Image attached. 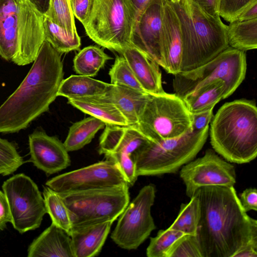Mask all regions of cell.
<instances>
[{"label": "cell", "mask_w": 257, "mask_h": 257, "mask_svg": "<svg viewBox=\"0 0 257 257\" xmlns=\"http://www.w3.org/2000/svg\"><path fill=\"white\" fill-rule=\"evenodd\" d=\"M193 195L200 204L196 236L202 257H233L257 242V220L243 210L234 186H203Z\"/></svg>", "instance_id": "cell-1"}, {"label": "cell", "mask_w": 257, "mask_h": 257, "mask_svg": "<svg viewBox=\"0 0 257 257\" xmlns=\"http://www.w3.org/2000/svg\"><path fill=\"white\" fill-rule=\"evenodd\" d=\"M61 55L44 41L25 78L0 106V133L24 130L49 110L63 80Z\"/></svg>", "instance_id": "cell-2"}, {"label": "cell", "mask_w": 257, "mask_h": 257, "mask_svg": "<svg viewBox=\"0 0 257 257\" xmlns=\"http://www.w3.org/2000/svg\"><path fill=\"white\" fill-rule=\"evenodd\" d=\"M213 149L230 163H247L257 156V108L245 99L224 103L211 122Z\"/></svg>", "instance_id": "cell-3"}, {"label": "cell", "mask_w": 257, "mask_h": 257, "mask_svg": "<svg viewBox=\"0 0 257 257\" xmlns=\"http://www.w3.org/2000/svg\"><path fill=\"white\" fill-rule=\"evenodd\" d=\"M170 3L180 25L183 50L181 71L201 66L229 47L227 26L221 18L206 14L191 0Z\"/></svg>", "instance_id": "cell-4"}, {"label": "cell", "mask_w": 257, "mask_h": 257, "mask_svg": "<svg viewBox=\"0 0 257 257\" xmlns=\"http://www.w3.org/2000/svg\"><path fill=\"white\" fill-rule=\"evenodd\" d=\"M44 41L43 15L28 0H0V56L19 66L33 63Z\"/></svg>", "instance_id": "cell-5"}, {"label": "cell", "mask_w": 257, "mask_h": 257, "mask_svg": "<svg viewBox=\"0 0 257 257\" xmlns=\"http://www.w3.org/2000/svg\"><path fill=\"white\" fill-rule=\"evenodd\" d=\"M208 133L209 126L201 132L191 131L176 138L150 141L132 155L137 175L176 173L195 158L205 144Z\"/></svg>", "instance_id": "cell-6"}, {"label": "cell", "mask_w": 257, "mask_h": 257, "mask_svg": "<svg viewBox=\"0 0 257 257\" xmlns=\"http://www.w3.org/2000/svg\"><path fill=\"white\" fill-rule=\"evenodd\" d=\"M127 184L80 192L59 193L67 207L72 230L113 222L130 202Z\"/></svg>", "instance_id": "cell-7"}, {"label": "cell", "mask_w": 257, "mask_h": 257, "mask_svg": "<svg viewBox=\"0 0 257 257\" xmlns=\"http://www.w3.org/2000/svg\"><path fill=\"white\" fill-rule=\"evenodd\" d=\"M137 15L130 0H94L84 27L87 35L96 43L120 54L131 45Z\"/></svg>", "instance_id": "cell-8"}, {"label": "cell", "mask_w": 257, "mask_h": 257, "mask_svg": "<svg viewBox=\"0 0 257 257\" xmlns=\"http://www.w3.org/2000/svg\"><path fill=\"white\" fill-rule=\"evenodd\" d=\"M246 71L245 52L228 47L201 66L174 75V94L182 98L203 84L221 79L225 84V99L231 95L242 83Z\"/></svg>", "instance_id": "cell-9"}, {"label": "cell", "mask_w": 257, "mask_h": 257, "mask_svg": "<svg viewBox=\"0 0 257 257\" xmlns=\"http://www.w3.org/2000/svg\"><path fill=\"white\" fill-rule=\"evenodd\" d=\"M136 125L151 141L158 142L192 131L191 113L174 93L149 94Z\"/></svg>", "instance_id": "cell-10"}, {"label": "cell", "mask_w": 257, "mask_h": 257, "mask_svg": "<svg viewBox=\"0 0 257 257\" xmlns=\"http://www.w3.org/2000/svg\"><path fill=\"white\" fill-rule=\"evenodd\" d=\"M10 207L14 228L23 234L39 228L47 213L37 185L23 173L16 174L2 185Z\"/></svg>", "instance_id": "cell-11"}, {"label": "cell", "mask_w": 257, "mask_h": 257, "mask_svg": "<svg viewBox=\"0 0 257 257\" xmlns=\"http://www.w3.org/2000/svg\"><path fill=\"white\" fill-rule=\"evenodd\" d=\"M155 196V186L152 184L145 185L119 216L110 236L118 246L124 249H136L155 229L151 215Z\"/></svg>", "instance_id": "cell-12"}, {"label": "cell", "mask_w": 257, "mask_h": 257, "mask_svg": "<svg viewBox=\"0 0 257 257\" xmlns=\"http://www.w3.org/2000/svg\"><path fill=\"white\" fill-rule=\"evenodd\" d=\"M127 184L118 166L106 159L88 166L56 176L46 186L58 193L113 187Z\"/></svg>", "instance_id": "cell-13"}, {"label": "cell", "mask_w": 257, "mask_h": 257, "mask_svg": "<svg viewBox=\"0 0 257 257\" xmlns=\"http://www.w3.org/2000/svg\"><path fill=\"white\" fill-rule=\"evenodd\" d=\"M179 175L190 198L201 187L234 186L236 178L234 166L211 149L206 150L201 157L182 166Z\"/></svg>", "instance_id": "cell-14"}, {"label": "cell", "mask_w": 257, "mask_h": 257, "mask_svg": "<svg viewBox=\"0 0 257 257\" xmlns=\"http://www.w3.org/2000/svg\"><path fill=\"white\" fill-rule=\"evenodd\" d=\"M169 0H151L137 15L131 45L154 60L162 68V35L165 3Z\"/></svg>", "instance_id": "cell-15"}, {"label": "cell", "mask_w": 257, "mask_h": 257, "mask_svg": "<svg viewBox=\"0 0 257 257\" xmlns=\"http://www.w3.org/2000/svg\"><path fill=\"white\" fill-rule=\"evenodd\" d=\"M30 161L47 175L59 172L70 165L68 152L57 138L37 130L29 136Z\"/></svg>", "instance_id": "cell-16"}, {"label": "cell", "mask_w": 257, "mask_h": 257, "mask_svg": "<svg viewBox=\"0 0 257 257\" xmlns=\"http://www.w3.org/2000/svg\"><path fill=\"white\" fill-rule=\"evenodd\" d=\"M164 69L175 75L181 71L182 58V39L178 18L170 2H165L163 17L162 35Z\"/></svg>", "instance_id": "cell-17"}, {"label": "cell", "mask_w": 257, "mask_h": 257, "mask_svg": "<svg viewBox=\"0 0 257 257\" xmlns=\"http://www.w3.org/2000/svg\"><path fill=\"white\" fill-rule=\"evenodd\" d=\"M150 141L136 124L106 123L100 137L98 151L104 156L117 152L133 155Z\"/></svg>", "instance_id": "cell-18"}, {"label": "cell", "mask_w": 257, "mask_h": 257, "mask_svg": "<svg viewBox=\"0 0 257 257\" xmlns=\"http://www.w3.org/2000/svg\"><path fill=\"white\" fill-rule=\"evenodd\" d=\"M120 54L146 93L157 94L165 92L160 65L154 60L132 45L125 48Z\"/></svg>", "instance_id": "cell-19"}, {"label": "cell", "mask_w": 257, "mask_h": 257, "mask_svg": "<svg viewBox=\"0 0 257 257\" xmlns=\"http://www.w3.org/2000/svg\"><path fill=\"white\" fill-rule=\"evenodd\" d=\"M28 257H74L70 236L53 223L29 245Z\"/></svg>", "instance_id": "cell-20"}, {"label": "cell", "mask_w": 257, "mask_h": 257, "mask_svg": "<svg viewBox=\"0 0 257 257\" xmlns=\"http://www.w3.org/2000/svg\"><path fill=\"white\" fill-rule=\"evenodd\" d=\"M112 223L107 221L72 230L70 237L74 257L98 255Z\"/></svg>", "instance_id": "cell-21"}, {"label": "cell", "mask_w": 257, "mask_h": 257, "mask_svg": "<svg viewBox=\"0 0 257 257\" xmlns=\"http://www.w3.org/2000/svg\"><path fill=\"white\" fill-rule=\"evenodd\" d=\"M118 109L128 125L136 124L149 94L121 86L110 84L104 94Z\"/></svg>", "instance_id": "cell-22"}, {"label": "cell", "mask_w": 257, "mask_h": 257, "mask_svg": "<svg viewBox=\"0 0 257 257\" xmlns=\"http://www.w3.org/2000/svg\"><path fill=\"white\" fill-rule=\"evenodd\" d=\"M68 102L81 111L100 119L105 124L128 125L122 113L104 94L68 99Z\"/></svg>", "instance_id": "cell-23"}, {"label": "cell", "mask_w": 257, "mask_h": 257, "mask_svg": "<svg viewBox=\"0 0 257 257\" xmlns=\"http://www.w3.org/2000/svg\"><path fill=\"white\" fill-rule=\"evenodd\" d=\"M224 82L217 79L203 84L185 95L182 99L191 113L203 111L214 108L224 99Z\"/></svg>", "instance_id": "cell-24"}, {"label": "cell", "mask_w": 257, "mask_h": 257, "mask_svg": "<svg viewBox=\"0 0 257 257\" xmlns=\"http://www.w3.org/2000/svg\"><path fill=\"white\" fill-rule=\"evenodd\" d=\"M110 84L91 77L72 75L62 80L58 90V96L71 99L102 95L106 93Z\"/></svg>", "instance_id": "cell-25"}, {"label": "cell", "mask_w": 257, "mask_h": 257, "mask_svg": "<svg viewBox=\"0 0 257 257\" xmlns=\"http://www.w3.org/2000/svg\"><path fill=\"white\" fill-rule=\"evenodd\" d=\"M105 123L93 116L84 118L73 123L69 128L64 143L68 152L83 148L93 139L97 132L105 126Z\"/></svg>", "instance_id": "cell-26"}, {"label": "cell", "mask_w": 257, "mask_h": 257, "mask_svg": "<svg viewBox=\"0 0 257 257\" xmlns=\"http://www.w3.org/2000/svg\"><path fill=\"white\" fill-rule=\"evenodd\" d=\"M229 47L246 51L257 48V18L248 21H233L227 26Z\"/></svg>", "instance_id": "cell-27"}, {"label": "cell", "mask_w": 257, "mask_h": 257, "mask_svg": "<svg viewBox=\"0 0 257 257\" xmlns=\"http://www.w3.org/2000/svg\"><path fill=\"white\" fill-rule=\"evenodd\" d=\"M112 58L96 46H89L80 50L73 59V67L78 75L95 76L105 63Z\"/></svg>", "instance_id": "cell-28"}, {"label": "cell", "mask_w": 257, "mask_h": 257, "mask_svg": "<svg viewBox=\"0 0 257 257\" xmlns=\"http://www.w3.org/2000/svg\"><path fill=\"white\" fill-rule=\"evenodd\" d=\"M43 196L47 213L52 223L65 231L70 236L72 226L69 212L61 195L47 186H43Z\"/></svg>", "instance_id": "cell-29"}, {"label": "cell", "mask_w": 257, "mask_h": 257, "mask_svg": "<svg viewBox=\"0 0 257 257\" xmlns=\"http://www.w3.org/2000/svg\"><path fill=\"white\" fill-rule=\"evenodd\" d=\"M43 29L44 40L62 54L79 49L81 39L79 36H71L45 15L43 16Z\"/></svg>", "instance_id": "cell-30"}, {"label": "cell", "mask_w": 257, "mask_h": 257, "mask_svg": "<svg viewBox=\"0 0 257 257\" xmlns=\"http://www.w3.org/2000/svg\"><path fill=\"white\" fill-rule=\"evenodd\" d=\"M200 216L199 199L193 195L189 202L181 204L179 214L169 228L184 234L196 235Z\"/></svg>", "instance_id": "cell-31"}, {"label": "cell", "mask_w": 257, "mask_h": 257, "mask_svg": "<svg viewBox=\"0 0 257 257\" xmlns=\"http://www.w3.org/2000/svg\"><path fill=\"white\" fill-rule=\"evenodd\" d=\"M45 16L63 28L71 36H79L69 0H50L49 11Z\"/></svg>", "instance_id": "cell-32"}, {"label": "cell", "mask_w": 257, "mask_h": 257, "mask_svg": "<svg viewBox=\"0 0 257 257\" xmlns=\"http://www.w3.org/2000/svg\"><path fill=\"white\" fill-rule=\"evenodd\" d=\"M110 84L126 86L146 92L136 79L125 59L116 56L114 64L109 71Z\"/></svg>", "instance_id": "cell-33"}, {"label": "cell", "mask_w": 257, "mask_h": 257, "mask_svg": "<svg viewBox=\"0 0 257 257\" xmlns=\"http://www.w3.org/2000/svg\"><path fill=\"white\" fill-rule=\"evenodd\" d=\"M185 234L183 232L170 228L160 230L157 235L150 238L146 250L148 257H166L173 243Z\"/></svg>", "instance_id": "cell-34"}, {"label": "cell", "mask_w": 257, "mask_h": 257, "mask_svg": "<svg viewBox=\"0 0 257 257\" xmlns=\"http://www.w3.org/2000/svg\"><path fill=\"white\" fill-rule=\"evenodd\" d=\"M24 160L16 145L0 138V175L8 176L16 172Z\"/></svg>", "instance_id": "cell-35"}, {"label": "cell", "mask_w": 257, "mask_h": 257, "mask_svg": "<svg viewBox=\"0 0 257 257\" xmlns=\"http://www.w3.org/2000/svg\"><path fill=\"white\" fill-rule=\"evenodd\" d=\"M166 257H202L196 235L185 234L169 249Z\"/></svg>", "instance_id": "cell-36"}, {"label": "cell", "mask_w": 257, "mask_h": 257, "mask_svg": "<svg viewBox=\"0 0 257 257\" xmlns=\"http://www.w3.org/2000/svg\"><path fill=\"white\" fill-rule=\"evenodd\" d=\"M107 159L114 161L118 166L128 186H132L136 182L138 176L136 172L135 162L132 155L123 153H114L104 156Z\"/></svg>", "instance_id": "cell-37"}, {"label": "cell", "mask_w": 257, "mask_h": 257, "mask_svg": "<svg viewBox=\"0 0 257 257\" xmlns=\"http://www.w3.org/2000/svg\"><path fill=\"white\" fill-rule=\"evenodd\" d=\"M255 0H220L218 14L225 21L231 23L247 6Z\"/></svg>", "instance_id": "cell-38"}, {"label": "cell", "mask_w": 257, "mask_h": 257, "mask_svg": "<svg viewBox=\"0 0 257 257\" xmlns=\"http://www.w3.org/2000/svg\"><path fill=\"white\" fill-rule=\"evenodd\" d=\"M74 16L85 26L91 15L94 0H69Z\"/></svg>", "instance_id": "cell-39"}, {"label": "cell", "mask_w": 257, "mask_h": 257, "mask_svg": "<svg viewBox=\"0 0 257 257\" xmlns=\"http://www.w3.org/2000/svg\"><path fill=\"white\" fill-rule=\"evenodd\" d=\"M213 108L191 113L192 131L201 132L209 126V123L213 116Z\"/></svg>", "instance_id": "cell-40"}, {"label": "cell", "mask_w": 257, "mask_h": 257, "mask_svg": "<svg viewBox=\"0 0 257 257\" xmlns=\"http://www.w3.org/2000/svg\"><path fill=\"white\" fill-rule=\"evenodd\" d=\"M239 199L246 212L250 210H257V190L255 188L245 189L240 195Z\"/></svg>", "instance_id": "cell-41"}, {"label": "cell", "mask_w": 257, "mask_h": 257, "mask_svg": "<svg viewBox=\"0 0 257 257\" xmlns=\"http://www.w3.org/2000/svg\"><path fill=\"white\" fill-rule=\"evenodd\" d=\"M12 217L9 203L7 197L0 190V231L7 227V224L11 222Z\"/></svg>", "instance_id": "cell-42"}, {"label": "cell", "mask_w": 257, "mask_h": 257, "mask_svg": "<svg viewBox=\"0 0 257 257\" xmlns=\"http://www.w3.org/2000/svg\"><path fill=\"white\" fill-rule=\"evenodd\" d=\"M204 13L217 19H220L218 14L220 0H191Z\"/></svg>", "instance_id": "cell-43"}, {"label": "cell", "mask_w": 257, "mask_h": 257, "mask_svg": "<svg viewBox=\"0 0 257 257\" xmlns=\"http://www.w3.org/2000/svg\"><path fill=\"white\" fill-rule=\"evenodd\" d=\"M256 18H257V0L252 2L244 8L237 16L235 21H244Z\"/></svg>", "instance_id": "cell-44"}, {"label": "cell", "mask_w": 257, "mask_h": 257, "mask_svg": "<svg viewBox=\"0 0 257 257\" xmlns=\"http://www.w3.org/2000/svg\"><path fill=\"white\" fill-rule=\"evenodd\" d=\"M233 257H257V242H250L242 247Z\"/></svg>", "instance_id": "cell-45"}, {"label": "cell", "mask_w": 257, "mask_h": 257, "mask_svg": "<svg viewBox=\"0 0 257 257\" xmlns=\"http://www.w3.org/2000/svg\"><path fill=\"white\" fill-rule=\"evenodd\" d=\"M42 15H46L49 11L50 0H28Z\"/></svg>", "instance_id": "cell-46"}, {"label": "cell", "mask_w": 257, "mask_h": 257, "mask_svg": "<svg viewBox=\"0 0 257 257\" xmlns=\"http://www.w3.org/2000/svg\"><path fill=\"white\" fill-rule=\"evenodd\" d=\"M137 14L141 12L151 0H130Z\"/></svg>", "instance_id": "cell-47"}, {"label": "cell", "mask_w": 257, "mask_h": 257, "mask_svg": "<svg viewBox=\"0 0 257 257\" xmlns=\"http://www.w3.org/2000/svg\"><path fill=\"white\" fill-rule=\"evenodd\" d=\"M169 1L172 2H178L179 0H169Z\"/></svg>", "instance_id": "cell-48"}]
</instances>
